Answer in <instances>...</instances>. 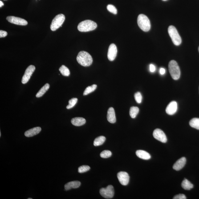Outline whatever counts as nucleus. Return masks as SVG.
I'll use <instances>...</instances> for the list:
<instances>
[{
	"instance_id": "nucleus-1",
	"label": "nucleus",
	"mask_w": 199,
	"mask_h": 199,
	"mask_svg": "<svg viewBox=\"0 0 199 199\" xmlns=\"http://www.w3.org/2000/svg\"><path fill=\"white\" fill-rule=\"evenodd\" d=\"M76 60L79 64L85 67L91 65L93 62L91 55L87 52L85 51H80L78 53Z\"/></svg>"
},
{
	"instance_id": "nucleus-2",
	"label": "nucleus",
	"mask_w": 199,
	"mask_h": 199,
	"mask_svg": "<svg viewBox=\"0 0 199 199\" xmlns=\"http://www.w3.org/2000/svg\"><path fill=\"white\" fill-rule=\"evenodd\" d=\"M97 27V25L93 21L86 20L81 22L78 25V29L80 32H88L95 30Z\"/></svg>"
},
{
	"instance_id": "nucleus-3",
	"label": "nucleus",
	"mask_w": 199,
	"mask_h": 199,
	"mask_svg": "<svg viewBox=\"0 0 199 199\" xmlns=\"http://www.w3.org/2000/svg\"><path fill=\"white\" fill-rule=\"evenodd\" d=\"M137 23L139 28L143 31L147 32L150 30V21L148 17L144 14H139L138 17Z\"/></svg>"
},
{
	"instance_id": "nucleus-4",
	"label": "nucleus",
	"mask_w": 199,
	"mask_h": 199,
	"mask_svg": "<svg viewBox=\"0 0 199 199\" xmlns=\"http://www.w3.org/2000/svg\"><path fill=\"white\" fill-rule=\"evenodd\" d=\"M168 70L172 79L177 80L180 78L181 72L179 65L176 61L172 60L169 62Z\"/></svg>"
},
{
	"instance_id": "nucleus-5",
	"label": "nucleus",
	"mask_w": 199,
	"mask_h": 199,
	"mask_svg": "<svg viewBox=\"0 0 199 199\" xmlns=\"http://www.w3.org/2000/svg\"><path fill=\"white\" fill-rule=\"evenodd\" d=\"M168 31L174 44L176 46L181 44V38L176 27L173 26H170L168 28Z\"/></svg>"
},
{
	"instance_id": "nucleus-6",
	"label": "nucleus",
	"mask_w": 199,
	"mask_h": 199,
	"mask_svg": "<svg viewBox=\"0 0 199 199\" xmlns=\"http://www.w3.org/2000/svg\"><path fill=\"white\" fill-rule=\"evenodd\" d=\"M65 20V16L63 14H60L56 16L53 19L50 26L52 31H55L62 27Z\"/></svg>"
},
{
	"instance_id": "nucleus-7",
	"label": "nucleus",
	"mask_w": 199,
	"mask_h": 199,
	"mask_svg": "<svg viewBox=\"0 0 199 199\" xmlns=\"http://www.w3.org/2000/svg\"><path fill=\"white\" fill-rule=\"evenodd\" d=\"M100 193L104 198H112L114 194L113 187L112 185H109L106 188H102L100 190Z\"/></svg>"
},
{
	"instance_id": "nucleus-8",
	"label": "nucleus",
	"mask_w": 199,
	"mask_h": 199,
	"mask_svg": "<svg viewBox=\"0 0 199 199\" xmlns=\"http://www.w3.org/2000/svg\"><path fill=\"white\" fill-rule=\"evenodd\" d=\"M35 69V66L33 65H31L27 67L22 78V84H26L29 82Z\"/></svg>"
},
{
	"instance_id": "nucleus-9",
	"label": "nucleus",
	"mask_w": 199,
	"mask_h": 199,
	"mask_svg": "<svg viewBox=\"0 0 199 199\" xmlns=\"http://www.w3.org/2000/svg\"><path fill=\"white\" fill-rule=\"evenodd\" d=\"M153 136L155 139L162 143H166L167 141L166 136L162 130L160 129H156L153 131Z\"/></svg>"
},
{
	"instance_id": "nucleus-10",
	"label": "nucleus",
	"mask_w": 199,
	"mask_h": 199,
	"mask_svg": "<svg viewBox=\"0 0 199 199\" xmlns=\"http://www.w3.org/2000/svg\"><path fill=\"white\" fill-rule=\"evenodd\" d=\"M6 19L10 23L20 26H26L28 24L27 21L26 20L14 16H9L7 17Z\"/></svg>"
},
{
	"instance_id": "nucleus-11",
	"label": "nucleus",
	"mask_w": 199,
	"mask_h": 199,
	"mask_svg": "<svg viewBox=\"0 0 199 199\" xmlns=\"http://www.w3.org/2000/svg\"><path fill=\"white\" fill-rule=\"evenodd\" d=\"M117 178L120 183L123 185H128L129 180V176L127 172H119L117 174Z\"/></svg>"
},
{
	"instance_id": "nucleus-12",
	"label": "nucleus",
	"mask_w": 199,
	"mask_h": 199,
	"mask_svg": "<svg viewBox=\"0 0 199 199\" xmlns=\"http://www.w3.org/2000/svg\"><path fill=\"white\" fill-rule=\"evenodd\" d=\"M117 53V47L115 44H112L109 47L107 57L109 60L112 61L115 59Z\"/></svg>"
},
{
	"instance_id": "nucleus-13",
	"label": "nucleus",
	"mask_w": 199,
	"mask_h": 199,
	"mask_svg": "<svg viewBox=\"0 0 199 199\" xmlns=\"http://www.w3.org/2000/svg\"><path fill=\"white\" fill-rule=\"evenodd\" d=\"M177 104L175 101L171 102L167 106L166 111L167 113L169 115L174 114L177 112Z\"/></svg>"
},
{
	"instance_id": "nucleus-14",
	"label": "nucleus",
	"mask_w": 199,
	"mask_h": 199,
	"mask_svg": "<svg viewBox=\"0 0 199 199\" xmlns=\"http://www.w3.org/2000/svg\"><path fill=\"white\" fill-rule=\"evenodd\" d=\"M186 162V159L185 157H182L179 159L175 163L173 166V168L176 171H179L181 169L185 166Z\"/></svg>"
},
{
	"instance_id": "nucleus-15",
	"label": "nucleus",
	"mask_w": 199,
	"mask_h": 199,
	"mask_svg": "<svg viewBox=\"0 0 199 199\" xmlns=\"http://www.w3.org/2000/svg\"><path fill=\"white\" fill-rule=\"evenodd\" d=\"M107 119L108 121L112 124H114L116 122V119L114 110L112 107L108 109L107 111Z\"/></svg>"
},
{
	"instance_id": "nucleus-16",
	"label": "nucleus",
	"mask_w": 199,
	"mask_h": 199,
	"mask_svg": "<svg viewBox=\"0 0 199 199\" xmlns=\"http://www.w3.org/2000/svg\"><path fill=\"white\" fill-rule=\"evenodd\" d=\"M42 130L40 127H36L26 131L25 133V136L27 137H32L38 134Z\"/></svg>"
},
{
	"instance_id": "nucleus-17",
	"label": "nucleus",
	"mask_w": 199,
	"mask_h": 199,
	"mask_svg": "<svg viewBox=\"0 0 199 199\" xmlns=\"http://www.w3.org/2000/svg\"><path fill=\"white\" fill-rule=\"evenodd\" d=\"M81 185L80 182L78 181L70 182L65 185V190H70L72 188H79Z\"/></svg>"
},
{
	"instance_id": "nucleus-18",
	"label": "nucleus",
	"mask_w": 199,
	"mask_h": 199,
	"mask_svg": "<svg viewBox=\"0 0 199 199\" xmlns=\"http://www.w3.org/2000/svg\"><path fill=\"white\" fill-rule=\"evenodd\" d=\"M71 123L75 126H81L85 124L86 119L82 117H75L71 120Z\"/></svg>"
},
{
	"instance_id": "nucleus-19",
	"label": "nucleus",
	"mask_w": 199,
	"mask_h": 199,
	"mask_svg": "<svg viewBox=\"0 0 199 199\" xmlns=\"http://www.w3.org/2000/svg\"><path fill=\"white\" fill-rule=\"evenodd\" d=\"M136 156L144 160H149L151 158L150 155L148 152L143 150H138L136 152Z\"/></svg>"
},
{
	"instance_id": "nucleus-20",
	"label": "nucleus",
	"mask_w": 199,
	"mask_h": 199,
	"mask_svg": "<svg viewBox=\"0 0 199 199\" xmlns=\"http://www.w3.org/2000/svg\"><path fill=\"white\" fill-rule=\"evenodd\" d=\"M181 186L185 190H189L193 188L194 185L190 181L186 179H184L181 184Z\"/></svg>"
},
{
	"instance_id": "nucleus-21",
	"label": "nucleus",
	"mask_w": 199,
	"mask_h": 199,
	"mask_svg": "<svg viewBox=\"0 0 199 199\" xmlns=\"http://www.w3.org/2000/svg\"><path fill=\"white\" fill-rule=\"evenodd\" d=\"M50 88V85L48 83H46L44 86H43L39 91L37 93L36 97L37 98H39L42 97L46 92V91L49 89Z\"/></svg>"
},
{
	"instance_id": "nucleus-22",
	"label": "nucleus",
	"mask_w": 199,
	"mask_h": 199,
	"mask_svg": "<svg viewBox=\"0 0 199 199\" xmlns=\"http://www.w3.org/2000/svg\"><path fill=\"white\" fill-rule=\"evenodd\" d=\"M106 138L104 136H99L95 139L94 140L93 144L95 147L102 145L105 141Z\"/></svg>"
},
{
	"instance_id": "nucleus-23",
	"label": "nucleus",
	"mask_w": 199,
	"mask_h": 199,
	"mask_svg": "<svg viewBox=\"0 0 199 199\" xmlns=\"http://www.w3.org/2000/svg\"><path fill=\"white\" fill-rule=\"evenodd\" d=\"M189 124L192 128L199 130V118H195L192 119L189 121Z\"/></svg>"
},
{
	"instance_id": "nucleus-24",
	"label": "nucleus",
	"mask_w": 199,
	"mask_h": 199,
	"mask_svg": "<svg viewBox=\"0 0 199 199\" xmlns=\"http://www.w3.org/2000/svg\"><path fill=\"white\" fill-rule=\"evenodd\" d=\"M139 112V109L137 107H131L129 110V114L131 117L132 119H135L138 113Z\"/></svg>"
},
{
	"instance_id": "nucleus-25",
	"label": "nucleus",
	"mask_w": 199,
	"mask_h": 199,
	"mask_svg": "<svg viewBox=\"0 0 199 199\" xmlns=\"http://www.w3.org/2000/svg\"><path fill=\"white\" fill-rule=\"evenodd\" d=\"M59 71L61 74L65 76H68L70 74V70L64 65H62L60 67Z\"/></svg>"
},
{
	"instance_id": "nucleus-26",
	"label": "nucleus",
	"mask_w": 199,
	"mask_h": 199,
	"mask_svg": "<svg viewBox=\"0 0 199 199\" xmlns=\"http://www.w3.org/2000/svg\"><path fill=\"white\" fill-rule=\"evenodd\" d=\"M97 87V86L96 85H93L91 86H88L85 90L84 92L83 93V95H87L90 93H92L96 89Z\"/></svg>"
},
{
	"instance_id": "nucleus-27",
	"label": "nucleus",
	"mask_w": 199,
	"mask_h": 199,
	"mask_svg": "<svg viewBox=\"0 0 199 199\" xmlns=\"http://www.w3.org/2000/svg\"><path fill=\"white\" fill-rule=\"evenodd\" d=\"M78 99L76 98H74L70 100L69 101V104L66 106V108L70 109L74 107L77 103Z\"/></svg>"
},
{
	"instance_id": "nucleus-28",
	"label": "nucleus",
	"mask_w": 199,
	"mask_h": 199,
	"mask_svg": "<svg viewBox=\"0 0 199 199\" xmlns=\"http://www.w3.org/2000/svg\"><path fill=\"white\" fill-rule=\"evenodd\" d=\"M112 155V153L108 150H105L101 153L100 157L103 158H107L111 157Z\"/></svg>"
},
{
	"instance_id": "nucleus-29",
	"label": "nucleus",
	"mask_w": 199,
	"mask_h": 199,
	"mask_svg": "<svg viewBox=\"0 0 199 199\" xmlns=\"http://www.w3.org/2000/svg\"><path fill=\"white\" fill-rule=\"evenodd\" d=\"M91 169L90 167L87 165H83L79 167L78 168V172L82 173L86 172L90 170Z\"/></svg>"
},
{
	"instance_id": "nucleus-30",
	"label": "nucleus",
	"mask_w": 199,
	"mask_h": 199,
	"mask_svg": "<svg viewBox=\"0 0 199 199\" xmlns=\"http://www.w3.org/2000/svg\"><path fill=\"white\" fill-rule=\"evenodd\" d=\"M107 9L110 12L114 14H116L117 13V10L116 7L112 5H108L107 6Z\"/></svg>"
},
{
	"instance_id": "nucleus-31",
	"label": "nucleus",
	"mask_w": 199,
	"mask_h": 199,
	"mask_svg": "<svg viewBox=\"0 0 199 199\" xmlns=\"http://www.w3.org/2000/svg\"><path fill=\"white\" fill-rule=\"evenodd\" d=\"M134 97L135 100L138 103L140 104L141 103L142 99V97L141 95V94L140 92H137L135 93L134 95Z\"/></svg>"
},
{
	"instance_id": "nucleus-32",
	"label": "nucleus",
	"mask_w": 199,
	"mask_h": 199,
	"mask_svg": "<svg viewBox=\"0 0 199 199\" xmlns=\"http://www.w3.org/2000/svg\"><path fill=\"white\" fill-rule=\"evenodd\" d=\"M174 199H186V197L183 194H179L176 195L173 197Z\"/></svg>"
},
{
	"instance_id": "nucleus-33",
	"label": "nucleus",
	"mask_w": 199,
	"mask_h": 199,
	"mask_svg": "<svg viewBox=\"0 0 199 199\" xmlns=\"http://www.w3.org/2000/svg\"><path fill=\"white\" fill-rule=\"evenodd\" d=\"M7 35V33L6 31L3 30L0 31V37H5Z\"/></svg>"
},
{
	"instance_id": "nucleus-34",
	"label": "nucleus",
	"mask_w": 199,
	"mask_h": 199,
	"mask_svg": "<svg viewBox=\"0 0 199 199\" xmlns=\"http://www.w3.org/2000/svg\"><path fill=\"white\" fill-rule=\"evenodd\" d=\"M149 69L151 72H154L156 70V67L154 65L152 64L150 65Z\"/></svg>"
},
{
	"instance_id": "nucleus-35",
	"label": "nucleus",
	"mask_w": 199,
	"mask_h": 199,
	"mask_svg": "<svg viewBox=\"0 0 199 199\" xmlns=\"http://www.w3.org/2000/svg\"><path fill=\"white\" fill-rule=\"evenodd\" d=\"M159 72H160V74H161V75H163L165 74L166 70L164 68H161L160 69Z\"/></svg>"
},
{
	"instance_id": "nucleus-36",
	"label": "nucleus",
	"mask_w": 199,
	"mask_h": 199,
	"mask_svg": "<svg viewBox=\"0 0 199 199\" xmlns=\"http://www.w3.org/2000/svg\"><path fill=\"white\" fill-rule=\"evenodd\" d=\"M4 3L1 1H0V7H2L3 6Z\"/></svg>"
},
{
	"instance_id": "nucleus-37",
	"label": "nucleus",
	"mask_w": 199,
	"mask_h": 199,
	"mask_svg": "<svg viewBox=\"0 0 199 199\" xmlns=\"http://www.w3.org/2000/svg\"><path fill=\"white\" fill-rule=\"evenodd\" d=\"M162 1H167V0H162Z\"/></svg>"
},
{
	"instance_id": "nucleus-38",
	"label": "nucleus",
	"mask_w": 199,
	"mask_h": 199,
	"mask_svg": "<svg viewBox=\"0 0 199 199\" xmlns=\"http://www.w3.org/2000/svg\"><path fill=\"white\" fill-rule=\"evenodd\" d=\"M28 199H32V198H28Z\"/></svg>"
},
{
	"instance_id": "nucleus-39",
	"label": "nucleus",
	"mask_w": 199,
	"mask_h": 199,
	"mask_svg": "<svg viewBox=\"0 0 199 199\" xmlns=\"http://www.w3.org/2000/svg\"><path fill=\"white\" fill-rule=\"evenodd\" d=\"M198 51H199V47L198 48Z\"/></svg>"
}]
</instances>
